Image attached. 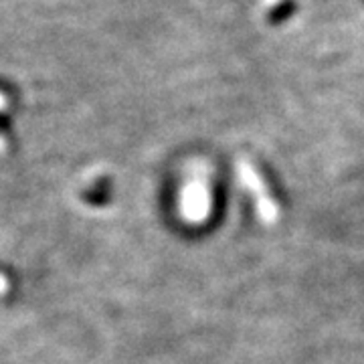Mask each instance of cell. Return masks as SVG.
Instances as JSON below:
<instances>
[{
  "label": "cell",
  "mask_w": 364,
  "mask_h": 364,
  "mask_svg": "<svg viewBox=\"0 0 364 364\" xmlns=\"http://www.w3.org/2000/svg\"><path fill=\"white\" fill-rule=\"evenodd\" d=\"M9 286H11V284H9V279L0 273V296H4V294L9 291Z\"/></svg>",
  "instance_id": "6da1fadb"
},
{
  "label": "cell",
  "mask_w": 364,
  "mask_h": 364,
  "mask_svg": "<svg viewBox=\"0 0 364 364\" xmlns=\"http://www.w3.org/2000/svg\"><path fill=\"white\" fill-rule=\"evenodd\" d=\"M4 105H6V97H4V95H2V93H0V109H2V107H4Z\"/></svg>",
  "instance_id": "7a4b0ae2"
}]
</instances>
